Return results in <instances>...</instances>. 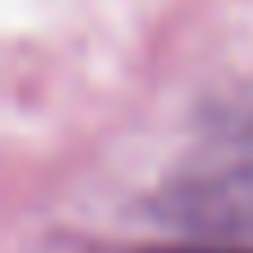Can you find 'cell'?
<instances>
[{"label":"cell","mask_w":253,"mask_h":253,"mask_svg":"<svg viewBox=\"0 0 253 253\" xmlns=\"http://www.w3.org/2000/svg\"><path fill=\"white\" fill-rule=\"evenodd\" d=\"M156 253H253L245 245H205V240H196V245H187V249H156Z\"/></svg>","instance_id":"obj_3"},{"label":"cell","mask_w":253,"mask_h":253,"mask_svg":"<svg viewBox=\"0 0 253 253\" xmlns=\"http://www.w3.org/2000/svg\"><path fill=\"white\" fill-rule=\"evenodd\" d=\"M196 125H200L213 142H222V147L253 151V76L213 89V93L200 102Z\"/></svg>","instance_id":"obj_2"},{"label":"cell","mask_w":253,"mask_h":253,"mask_svg":"<svg viewBox=\"0 0 253 253\" xmlns=\"http://www.w3.org/2000/svg\"><path fill=\"white\" fill-rule=\"evenodd\" d=\"M151 213L187 240L205 245H249L253 240V151H231L222 160H200L173 173Z\"/></svg>","instance_id":"obj_1"}]
</instances>
